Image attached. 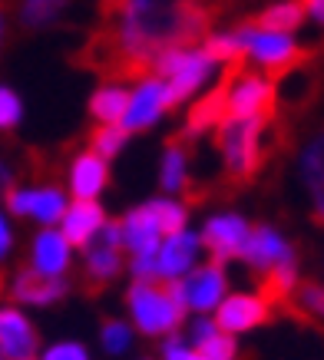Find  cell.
<instances>
[{
  "label": "cell",
  "instance_id": "6da1fadb",
  "mask_svg": "<svg viewBox=\"0 0 324 360\" xmlns=\"http://www.w3.org/2000/svg\"><path fill=\"white\" fill-rule=\"evenodd\" d=\"M156 73H159L162 86H166V103L175 106V103H182L189 99L192 93L206 86V79L212 77V70L216 63L208 60L202 50H195V46H166L156 60Z\"/></svg>",
  "mask_w": 324,
  "mask_h": 360
},
{
  "label": "cell",
  "instance_id": "7a4b0ae2",
  "mask_svg": "<svg viewBox=\"0 0 324 360\" xmlns=\"http://www.w3.org/2000/svg\"><path fill=\"white\" fill-rule=\"evenodd\" d=\"M130 314L136 321V328L149 338H162L173 334L182 324V307L169 295V288H159L156 281H136L130 288Z\"/></svg>",
  "mask_w": 324,
  "mask_h": 360
},
{
  "label": "cell",
  "instance_id": "3957f363",
  "mask_svg": "<svg viewBox=\"0 0 324 360\" xmlns=\"http://www.w3.org/2000/svg\"><path fill=\"white\" fill-rule=\"evenodd\" d=\"M261 129H265V120L218 122V149L225 159V169L235 179H249L261 165Z\"/></svg>",
  "mask_w": 324,
  "mask_h": 360
},
{
  "label": "cell",
  "instance_id": "277c9868",
  "mask_svg": "<svg viewBox=\"0 0 324 360\" xmlns=\"http://www.w3.org/2000/svg\"><path fill=\"white\" fill-rule=\"evenodd\" d=\"M222 96H225V120H265L275 106V83L261 73L232 70Z\"/></svg>",
  "mask_w": 324,
  "mask_h": 360
},
{
  "label": "cell",
  "instance_id": "5b68a950",
  "mask_svg": "<svg viewBox=\"0 0 324 360\" xmlns=\"http://www.w3.org/2000/svg\"><path fill=\"white\" fill-rule=\"evenodd\" d=\"M235 37L242 44V56H251L261 70H268L271 77L288 73L301 60V50H298L292 33H271V30H261V27H245Z\"/></svg>",
  "mask_w": 324,
  "mask_h": 360
},
{
  "label": "cell",
  "instance_id": "8992f818",
  "mask_svg": "<svg viewBox=\"0 0 324 360\" xmlns=\"http://www.w3.org/2000/svg\"><path fill=\"white\" fill-rule=\"evenodd\" d=\"M225 271H222V264H195L192 271L185 274L182 281H173L169 284V295L179 301V307H189V311H199V314H206V311H216L222 304V297H225Z\"/></svg>",
  "mask_w": 324,
  "mask_h": 360
},
{
  "label": "cell",
  "instance_id": "52a82bcc",
  "mask_svg": "<svg viewBox=\"0 0 324 360\" xmlns=\"http://www.w3.org/2000/svg\"><path fill=\"white\" fill-rule=\"evenodd\" d=\"M199 251H202V241L195 231H175V235H166L156 248V258H152V281H182L185 274L199 264Z\"/></svg>",
  "mask_w": 324,
  "mask_h": 360
},
{
  "label": "cell",
  "instance_id": "ba28073f",
  "mask_svg": "<svg viewBox=\"0 0 324 360\" xmlns=\"http://www.w3.org/2000/svg\"><path fill=\"white\" fill-rule=\"evenodd\" d=\"M249 221L242 219L238 212H218L206 221V229L199 235L202 248H208V255L216 258V264L242 258V248L249 241Z\"/></svg>",
  "mask_w": 324,
  "mask_h": 360
},
{
  "label": "cell",
  "instance_id": "9c48e42d",
  "mask_svg": "<svg viewBox=\"0 0 324 360\" xmlns=\"http://www.w3.org/2000/svg\"><path fill=\"white\" fill-rule=\"evenodd\" d=\"M169 110L166 103V86L159 77H146L136 83V89H130V103H126V116L119 122V129L126 132H142L152 129L162 120V112Z\"/></svg>",
  "mask_w": 324,
  "mask_h": 360
},
{
  "label": "cell",
  "instance_id": "30bf717a",
  "mask_svg": "<svg viewBox=\"0 0 324 360\" xmlns=\"http://www.w3.org/2000/svg\"><path fill=\"white\" fill-rule=\"evenodd\" d=\"M271 304L265 301L261 295H225L222 297V304L216 307V328L222 334H245V330L258 328L265 324V317H268Z\"/></svg>",
  "mask_w": 324,
  "mask_h": 360
},
{
  "label": "cell",
  "instance_id": "8fae6325",
  "mask_svg": "<svg viewBox=\"0 0 324 360\" xmlns=\"http://www.w3.org/2000/svg\"><path fill=\"white\" fill-rule=\"evenodd\" d=\"M242 258L255 268V271H271V268H281V264H294V248L281 238L278 229L271 225H258V229L249 231V241L242 248Z\"/></svg>",
  "mask_w": 324,
  "mask_h": 360
},
{
  "label": "cell",
  "instance_id": "7c38bea8",
  "mask_svg": "<svg viewBox=\"0 0 324 360\" xmlns=\"http://www.w3.org/2000/svg\"><path fill=\"white\" fill-rule=\"evenodd\" d=\"M119 231H123V248L130 251L132 258H139V255H156V248H159V241H162L156 205L146 202V205L132 208L130 215L119 221Z\"/></svg>",
  "mask_w": 324,
  "mask_h": 360
},
{
  "label": "cell",
  "instance_id": "4fadbf2b",
  "mask_svg": "<svg viewBox=\"0 0 324 360\" xmlns=\"http://www.w3.org/2000/svg\"><path fill=\"white\" fill-rule=\"evenodd\" d=\"M106 225V212L99 202H70L60 219V235L70 241V248H89L96 245L99 231Z\"/></svg>",
  "mask_w": 324,
  "mask_h": 360
},
{
  "label": "cell",
  "instance_id": "5bb4252c",
  "mask_svg": "<svg viewBox=\"0 0 324 360\" xmlns=\"http://www.w3.org/2000/svg\"><path fill=\"white\" fill-rule=\"evenodd\" d=\"M37 350V330L17 307H0V360H30Z\"/></svg>",
  "mask_w": 324,
  "mask_h": 360
},
{
  "label": "cell",
  "instance_id": "9a60e30c",
  "mask_svg": "<svg viewBox=\"0 0 324 360\" xmlns=\"http://www.w3.org/2000/svg\"><path fill=\"white\" fill-rule=\"evenodd\" d=\"M70 258H73V248L60 235V229L37 231V238L30 245V271L44 274V278H63L70 268Z\"/></svg>",
  "mask_w": 324,
  "mask_h": 360
},
{
  "label": "cell",
  "instance_id": "2e32d148",
  "mask_svg": "<svg viewBox=\"0 0 324 360\" xmlns=\"http://www.w3.org/2000/svg\"><path fill=\"white\" fill-rule=\"evenodd\" d=\"M109 182V165L93 153H80L70 162V192L73 202H96Z\"/></svg>",
  "mask_w": 324,
  "mask_h": 360
},
{
  "label": "cell",
  "instance_id": "e0dca14e",
  "mask_svg": "<svg viewBox=\"0 0 324 360\" xmlns=\"http://www.w3.org/2000/svg\"><path fill=\"white\" fill-rule=\"evenodd\" d=\"M298 175H301V186L308 192V198H311V208H314V215H318V221H324V132H318L301 149Z\"/></svg>",
  "mask_w": 324,
  "mask_h": 360
},
{
  "label": "cell",
  "instance_id": "ac0fdd59",
  "mask_svg": "<svg viewBox=\"0 0 324 360\" xmlns=\"http://www.w3.org/2000/svg\"><path fill=\"white\" fill-rule=\"evenodd\" d=\"M11 291L20 304L44 307V304H54V301H60V297L66 295V281L63 278H44V274H37L27 268V271H20L13 278Z\"/></svg>",
  "mask_w": 324,
  "mask_h": 360
},
{
  "label": "cell",
  "instance_id": "d6986e66",
  "mask_svg": "<svg viewBox=\"0 0 324 360\" xmlns=\"http://www.w3.org/2000/svg\"><path fill=\"white\" fill-rule=\"evenodd\" d=\"M126 103H130V89L119 86V83H106L89 99V116L99 126H119L123 116H126Z\"/></svg>",
  "mask_w": 324,
  "mask_h": 360
},
{
  "label": "cell",
  "instance_id": "ffe728a7",
  "mask_svg": "<svg viewBox=\"0 0 324 360\" xmlns=\"http://www.w3.org/2000/svg\"><path fill=\"white\" fill-rule=\"evenodd\" d=\"M66 205L70 202H66L63 188H56V186L30 188V219H37L44 229H54L56 221L63 219Z\"/></svg>",
  "mask_w": 324,
  "mask_h": 360
},
{
  "label": "cell",
  "instance_id": "44dd1931",
  "mask_svg": "<svg viewBox=\"0 0 324 360\" xmlns=\"http://www.w3.org/2000/svg\"><path fill=\"white\" fill-rule=\"evenodd\" d=\"M222 120H225V96H222V89H216V93L202 96L192 110H189V126H185V132L199 136V132H206V129H216Z\"/></svg>",
  "mask_w": 324,
  "mask_h": 360
},
{
  "label": "cell",
  "instance_id": "7402d4cb",
  "mask_svg": "<svg viewBox=\"0 0 324 360\" xmlns=\"http://www.w3.org/2000/svg\"><path fill=\"white\" fill-rule=\"evenodd\" d=\"M304 20V11L298 0H281V4H271L268 11L258 17V27L261 30H271V33H292L298 30V23Z\"/></svg>",
  "mask_w": 324,
  "mask_h": 360
},
{
  "label": "cell",
  "instance_id": "603a6c76",
  "mask_svg": "<svg viewBox=\"0 0 324 360\" xmlns=\"http://www.w3.org/2000/svg\"><path fill=\"white\" fill-rule=\"evenodd\" d=\"M159 182L166 192H179L189 182V159L179 146H169L162 153V165H159Z\"/></svg>",
  "mask_w": 324,
  "mask_h": 360
},
{
  "label": "cell",
  "instance_id": "cb8c5ba5",
  "mask_svg": "<svg viewBox=\"0 0 324 360\" xmlns=\"http://www.w3.org/2000/svg\"><path fill=\"white\" fill-rule=\"evenodd\" d=\"M119 268H123V258H119L116 248H106V245H89L87 248V274L93 281L116 278Z\"/></svg>",
  "mask_w": 324,
  "mask_h": 360
},
{
  "label": "cell",
  "instance_id": "d4e9b609",
  "mask_svg": "<svg viewBox=\"0 0 324 360\" xmlns=\"http://www.w3.org/2000/svg\"><path fill=\"white\" fill-rule=\"evenodd\" d=\"M265 278V291L261 297L265 301H281V297L294 295V281H298V271H294V264H281V268H271V271L261 274Z\"/></svg>",
  "mask_w": 324,
  "mask_h": 360
},
{
  "label": "cell",
  "instance_id": "484cf974",
  "mask_svg": "<svg viewBox=\"0 0 324 360\" xmlns=\"http://www.w3.org/2000/svg\"><path fill=\"white\" fill-rule=\"evenodd\" d=\"M126 132L119 129V126H99L96 132H93V139H89V153L99 155L103 162H109L113 155L123 153V146H126Z\"/></svg>",
  "mask_w": 324,
  "mask_h": 360
},
{
  "label": "cell",
  "instance_id": "4316f807",
  "mask_svg": "<svg viewBox=\"0 0 324 360\" xmlns=\"http://www.w3.org/2000/svg\"><path fill=\"white\" fill-rule=\"evenodd\" d=\"M202 53L212 60V63H235L238 56H242V44H238L235 33H216V37H208L206 46H202Z\"/></svg>",
  "mask_w": 324,
  "mask_h": 360
},
{
  "label": "cell",
  "instance_id": "83f0119b",
  "mask_svg": "<svg viewBox=\"0 0 324 360\" xmlns=\"http://www.w3.org/2000/svg\"><path fill=\"white\" fill-rule=\"evenodd\" d=\"M156 205V215H159V229H162V238L166 235H175V231L185 229V205H179V202H173V198H156L152 202Z\"/></svg>",
  "mask_w": 324,
  "mask_h": 360
},
{
  "label": "cell",
  "instance_id": "f1b7e54d",
  "mask_svg": "<svg viewBox=\"0 0 324 360\" xmlns=\"http://www.w3.org/2000/svg\"><path fill=\"white\" fill-rule=\"evenodd\" d=\"M130 344H132V328L126 321H106L103 324V347H106V354L119 357V354L130 350Z\"/></svg>",
  "mask_w": 324,
  "mask_h": 360
},
{
  "label": "cell",
  "instance_id": "f546056e",
  "mask_svg": "<svg viewBox=\"0 0 324 360\" xmlns=\"http://www.w3.org/2000/svg\"><path fill=\"white\" fill-rule=\"evenodd\" d=\"M20 120H23V99L11 86L0 83V132L20 126Z\"/></svg>",
  "mask_w": 324,
  "mask_h": 360
},
{
  "label": "cell",
  "instance_id": "4dcf8cb0",
  "mask_svg": "<svg viewBox=\"0 0 324 360\" xmlns=\"http://www.w3.org/2000/svg\"><path fill=\"white\" fill-rule=\"evenodd\" d=\"M192 350L202 360H235V340L228 338V334H222V330H218L216 338H208L206 344H199V347H192Z\"/></svg>",
  "mask_w": 324,
  "mask_h": 360
},
{
  "label": "cell",
  "instance_id": "1f68e13d",
  "mask_svg": "<svg viewBox=\"0 0 324 360\" xmlns=\"http://www.w3.org/2000/svg\"><path fill=\"white\" fill-rule=\"evenodd\" d=\"M298 301H301V307L308 314L318 317L324 324V288L321 284H304L301 291H298Z\"/></svg>",
  "mask_w": 324,
  "mask_h": 360
},
{
  "label": "cell",
  "instance_id": "d6a6232c",
  "mask_svg": "<svg viewBox=\"0 0 324 360\" xmlns=\"http://www.w3.org/2000/svg\"><path fill=\"white\" fill-rule=\"evenodd\" d=\"M44 360H89V354H87V347L76 344V340H60L54 347H46Z\"/></svg>",
  "mask_w": 324,
  "mask_h": 360
},
{
  "label": "cell",
  "instance_id": "836d02e7",
  "mask_svg": "<svg viewBox=\"0 0 324 360\" xmlns=\"http://www.w3.org/2000/svg\"><path fill=\"white\" fill-rule=\"evenodd\" d=\"M218 328H216V321H208V317H199L192 324V344L199 347V344H206L208 338H216Z\"/></svg>",
  "mask_w": 324,
  "mask_h": 360
},
{
  "label": "cell",
  "instance_id": "e575fe53",
  "mask_svg": "<svg viewBox=\"0 0 324 360\" xmlns=\"http://www.w3.org/2000/svg\"><path fill=\"white\" fill-rule=\"evenodd\" d=\"M166 360H202V357H199L189 344H182V340L173 338L169 344H166Z\"/></svg>",
  "mask_w": 324,
  "mask_h": 360
},
{
  "label": "cell",
  "instance_id": "d590c367",
  "mask_svg": "<svg viewBox=\"0 0 324 360\" xmlns=\"http://www.w3.org/2000/svg\"><path fill=\"white\" fill-rule=\"evenodd\" d=\"M11 251H13V229H11V219L0 212V262H4Z\"/></svg>",
  "mask_w": 324,
  "mask_h": 360
},
{
  "label": "cell",
  "instance_id": "8d00e7d4",
  "mask_svg": "<svg viewBox=\"0 0 324 360\" xmlns=\"http://www.w3.org/2000/svg\"><path fill=\"white\" fill-rule=\"evenodd\" d=\"M301 11L308 13L314 23H321L324 27V0H301Z\"/></svg>",
  "mask_w": 324,
  "mask_h": 360
},
{
  "label": "cell",
  "instance_id": "74e56055",
  "mask_svg": "<svg viewBox=\"0 0 324 360\" xmlns=\"http://www.w3.org/2000/svg\"><path fill=\"white\" fill-rule=\"evenodd\" d=\"M7 179H11V169H7V162L0 159V186H7Z\"/></svg>",
  "mask_w": 324,
  "mask_h": 360
},
{
  "label": "cell",
  "instance_id": "f35d334b",
  "mask_svg": "<svg viewBox=\"0 0 324 360\" xmlns=\"http://www.w3.org/2000/svg\"><path fill=\"white\" fill-rule=\"evenodd\" d=\"M4 30H7V27H4V17H0V40H4Z\"/></svg>",
  "mask_w": 324,
  "mask_h": 360
},
{
  "label": "cell",
  "instance_id": "ab89813d",
  "mask_svg": "<svg viewBox=\"0 0 324 360\" xmlns=\"http://www.w3.org/2000/svg\"><path fill=\"white\" fill-rule=\"evenodd\" d=\"M30 360H33V357H30Z\"/></svg>",
  "mask_w": 324,
  "mask_h": 360
}]
</instances>
